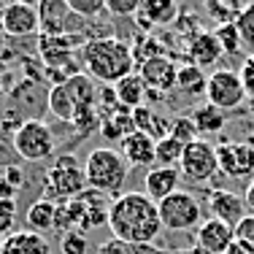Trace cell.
I'll list each match as a JSON object with an SVG mask.
<instances>
[{
    "label": "cell",
    "mask_w": 254,
    "mask_h": 254,
    "mask_svg": "<svg viewBox=\"0 0 254 254\" xmlns=\"http://www.w3.org/2000/svg\"><path fill=\"white\" fill-rule=\"evenodd\" d=\"M138 73L146 81V87L152 92H160V95H168L171 89H176V81H179V63L168 54H160V57H152L146 63L138 65Z\"/></svg>",
    "instance_id": "11"
},
{
    "label": "cell",
    "mask_w": 254,
    "mask_h": 254,
    "mask_svg": "<svg viewBox=\"0 0 254 254\" xmlns=\"http://www.w3.org/2000/svg\"><path fill=\"white\" fill-rule=\"evenodd\" d=\"M98 254H203L200 249H192V252H168V249H160L154 244H125L119 238H111L106 244H100Z\"/></svg>",
    "instance_id": "26"
},
{
    "label": "cell",
    "mask_w": 254,
    "mask_h": 254,
    "mask_svg": "<svg viewBox=\"0 0 254 254\" xmlns=\"http://www.w3.org/2000/svg\"><path fill=\"white\" fill-rule=\"evenodd\" d=\"M225 0H205V8H208V14H211V19L214 22H219V25H230V22H235L233 19V11L225 8Z\"/></svg>",
    "instance_id": "38"
},
{
    "label": "cell",
    "mask_w": 254,
    "mask_h": 254,
    "mask_svg": "<svg viewBox=\"0 0 254 254\" xmlns=\"http://www.w3.org/2000/svg\"><path fill=\"white\" fill-rule=\"evenodd\" d=\"M3 241H5V235H0V249H3Z\"/></svg>",
    "instance_id": "44"
},
{
    "label": "cell",
    "mask_w": 254,
    "mask_h": 254,
    "mask_svg": "<svg viewBox=\"0 0 254 254\" xmlns=\"http://www.w3.org/2000/svg\"><path fill=\"white\" fill-rule=\"evenodd\" d=\"M135 132V122H132V111L127 108H114L108 114H100V135L108 141H119L122 143L127 135Z\"/></svg>",
    "instance_id": "21"
},
{
    "label": "cell",
    "mask_w": 254,
    "mask_h": 254,
    "mask_svg": "<svg viewBox=\"0 0 254 254\" xmlns=\"http://www.w3.org/2000/svg\"><path fill=\"white\" fill-rule=\"evenodd\" d=\"M214 35H216V41H219V46L225 54H241L244 52V41H241V33H238V27H235V22L219 25L214 30Z\"/></svg>",
    "instance_id": "31"
},
{
    "label": "cell",
    "mask_w": 254,
    "mask_h": 254,
    "mask_svg": "<svg viewBox=\"0 0 254 254\" xmlns=\"http://www.w3.org/2000/svg\"><path fill=\"white\" fill-rule=\"evenodd\" d=\"M65 89H68L70 100H73L76 111H87V108H98L100 103V89L95 87V78L87 73H76L70 76L68 81H63Z\"/></svg>",
    "instance_id": "19"
},
{
    "label": "cell",
    "mask_w": 254,
    "mask_h": 254,
    "mask_svg": "<svg viewBox=\"0 0 254 254\" xmlns=\"http://www.w3.org/2000/svg\"><path fill=\"white\" fill-rule=\"evenodd\" d=\"M235 241L246 244L249 249H254V214H246L244 219L235 225Z\"/></svg>",
    "instance_id": "37"
},
{
    "label": "cell",
    "mask_w": 254,
    "mask_h": 254,
    "mask_svg": "<svg viewBox=\"0 0 254 254\" xmlns=\"http://www.w3.org/2000/svg\"><path fill=\"white\" fill-rule=\"evenodd\" d=\"M244 200H246V208H249V214H254V179L249 181V187H246Z\"/></svg>",
    "instance_id": "43"
},
{
    "label": "cell",
    "mask_w": 254,
    "mask_h": 254,
    "mask_svg": "<svg viewBox=\"0 0 254 254\" xmlns=\"http://www.w3.org/2000/svg\"><path fill=\"white\" fill-rule=\"evenodd\" d=\"M205 208H208L211 219H219V222H225V225H230V227H235L246 214H249L244 195H238V192H227V190H211L208 200H205Z\"/></svg>",
    "instance_id": "12"
},
{
    "label": "cell",
    "mask_w": 254,
    "mask_h": 254,
    "mask_svg": "<svg viewBox=\"0 0 254 254\" xmlns=\"http://www.w3.org/2000/svg\"><path fill=\"white\" fill-rule=\"evenodd\" d=\"M14 222H16V200L0 197V235H11Z\"/></svg>",
    "instance_id": "36"
},
{
    "label": "cell",
    "mask_w": 254,
    "mask_h": 254,
    "mask_svg": "<svg viewBox=\"0 0 254 254\" xmlns=\"http://www.w3.org/2000/svg\"><path fill=\"white\" fill-rule=\"evenodd\" d=\"M84 190H87L84 165L76 160V154H60L44 176V197L52 203H65L78 197Z\"/></svg>",
    "instance_id": "4"
},
{
    "label": "cell",
    "mask_w": 254,
    "mask_h": 254,
    "mask_svg": "<svg viewBox=\"0 0 254 254\" xmlns=\"http://www.w3.org/2000/svg\"><path fill=\"white\" fill-rule=\"evenodd\" d=\"M119 152L127 162H130V168H154L157 162V141L154 138H149L146 132H132V135H127L122 143H119Z\"/></svg>",
    "instance_id": "15"
},
{
    "label": "cell",
    "mask_w": 254,
    "mask_h": 254,
    "mask_svg": "<svg viewBox=\"0 0 254 254\" xmlns=\"http://www.w3.org/2000/svg\"><path fill=\"white\" fill-rule=\"evenodd\" d=\"M0 179H3L5 184H11L16 192H19L22 184H25V173H22L16 165H5V168H3V176H0Z\"/></svg>",
    "instance_id": "40"
},
{
    "label": "cell",
    "mask_w": 254,
    "mask_h": 254,
    "mask_svg": "<svg viewBox=\"0 0 254 254\" xmlns=\"http://www.w3.org/2000/svg\"><path fill=\"white\" fill-rule=\"evenodd\" d=\"M108 230L125 244H154L165 227L160 219V208L146 192H122L111 200Z\"/></svg>",
    "instance_id": "1"
},
{
    "label": "cell",
    "mask_w": 254,
    "mask_h": 254,
    "mask_svg": "<svg viewBox=\"0 0 254 254\" xmlns=\"http://www.w3.org/2000/svg\"><path fill=\"white\" fill-rule=\"evenodd\" d=\"M171 135L176 138V141H181L184 146L200 138V135H197L195 122H192V117H176V119H173V125H171Z\"/></svg>",
    "instance_id": "33"
},
{
    "label": "cell",
    "mask_w": 254,
    "mask_h": 254,
    "mask_svg": "<svg viewBox=\"0 0 254 254\" xmlns=\"http://www.w3.org/2000/svg\"><path fill=\"white\" fill-rule=\"evenodd\" d=\"M106 11L114 16H135L141 11V0H106Z\"/></svg>",
    "instance_id": "35"
},
{
    "label": "cell",
    "mask_w": 254,
    "mask_h": 254,
    "mask_svg": "<svg viewBox=\"0 0 254 254\" xmlns=\"http://www.w3.org/2000/svg\"><path fill=\"white\" fill-rule=\"evenodd\" d=\"M225 254H254V249H249L246 244H241V241H233V244L227 246Z\"/></svg>",
    "instance_id": "41"
},
{
    "label": "cell",
    "mask_w": 254,
    "mask_h": 254,
    "mask_svg": "<svg viewBox=\"0 0 254 254\" xmlns=\"http://www.w3.org/2000/svg\"><path fill=\"white\" fill-rule=\"evenodd\" d=\"M216 160H219V173H225L227 179H254V143L225 141L216 146Z\"/></svg>",
    "instance_id": "9"
},
{
    "label": "cell",
    "mask_w": 254,
    "mask_h": 254,
    "mask_svg": "<svg viewBox=\"0 0 254 254\" xmlns=\"http://www.w3.org/2000/svg\"><path fill=\"white\" fill-rule=\"evenodd\" d=\"M54 216H57V203L46 200V197H38L25 214L27 230H33L38 235L49 233V230H54Z\"/></svg>",
    "instance_id": "23"
},
{
    "label": "cell",
    "mask_w": 254,
    "mask_h": 254,
    "mask_svg": "<svg viewBox=\"0 0 254 254\" xmlns=\"http://www.w3.org/2000/svg\"><path fill=\"white\" fill-rule=\"evenodd\" d=\"M0 30L5 35H33L41 30V14H38V5H30L22 3V0H11V3L3 5L0 11Z\"/></svg>",
    "instance_id": "10"
},
{
    "label": "cell",
    "mask_w": 254,
    "mask_h": 254,
    "mask_svg": "<svg viewBox=\"0 0 254 254\" xmlns=\"http://www.w3.org/2000/svg\"><path fill=\"white\" fill-rule=\"evenodd\" d=\"M249 98L241 81V73L233 68H219L214 73H208V87H205V100L211 106H216L219 111H235L244 106V100Z\"/></svg>",
    "instance_id": "8"
},
{
    "label": "cell",
    "mask_w": 254,
    "mask_h": 254,
    "mask_svg": "<svg viewBox=\"0 0 254 254\" xmlns=\"http://www.w3.org/2000/svg\"><path fill=\"white\" fill-rule=\"evenodd\" d=\"M179 181H181L179 168L154 165V168H149L146 176H143V190H146V195L152 197L154 203H160V200H165L168 195L179 192Z\"/></svg>",
    "instance_id": "16"
},
{
    "label": "cell",
    "mask_w": 254,
    "mask_h": 254,
    "mask_svg": "<svg viewBox=\"0 0 254 254\" xmlns=\"http://www.w3.org/2000/svg\"><path fill=\"white\" fill-rule=\"evenodd\" d=\"M46 108H49V114L54 119H60V122H73L76 119V106L73 100H70L68 89H65V84H52L49 92H46Z\"/></svg>",
    "instance_id": "25"
},
{
    "label": "cell",
    "mask_w": 254,
    "mask_h": 254,
    "mask_svg": "<svg viewBox=\"0 0 254 254\" xmlns=\"http://www.w3.org/2000/svg\"><path fill=\"white\" fill-rule=\"evenodd\" d=\"M157 208H160L162 227L173 230V233H184V230H195L203 225V205L190 190H179L168 195L165 200L157 203Z\"/></svg>",
    "instance_id": "5"
},
{
    "label": "cell",
    "mask_w": 254,
    "mask_h": 254,
    "mask_svg": "<svg viewBox=\"0 0 254 254\" xmlns=\"http://www.w3.org/2000/svg\"><path fill=\"white\" fill-rule=\"evenodd\" d=\"M233 241H235V227H230L219 219H205L197 227V249L203 254H225Z\"/></svg>",
    "instance_id": "14"
},
{
    "label": "cell",
    "mask_w": 254,
    "mask_h": 254,
    "mask_svg": "<svg viewBox=\"0 0 254 254\" xmlns=\"http://www.w3.org/2000/svg\"><path fill=\"white\" fill-rule=\"evenodd\" d=\"M0 254H52V246L44 235L33 233V230H16V233L5 235Z\"/></svg>",
    "instance_id": "18"
},
{
    "label": "cell",
    "mask_w": 254,
    "mask_h": 254,
    "mask_svg": "<svg viewBox=\"0 0 254 254\" xmlns=\"http://www.w3.org/2000/svg\"><path fill=\"white\" fill-rule=\"evenodd\" d=\"M87 249H89V241L78 230H70L60 238V252L63 254H87Z\"/></svg>",
    "instance_id": "34"
},
{
    "label": "cell",
    "mask_w": 254,
    "mask_h": 254,
    "mask_svg": "<svg viewBox=\"0 0 254 254\" xmlns=\"http://www.w3.org/2000/svg\"><path fill=\"white\" fill-rule=\"evenodd\" d=\"M222 46L216 41L214 33H195L190 41H187V63L197 65V68H211V65L219 63L222 57Z\"/></svg>",
    "instance_id": "17"
},
{
    "label": "cell",
    "mask_w": 254,
    "mask_h": 254,
    "mask_svg": "<svg viewBox=\"0 0 254 254\" xmlns=\"http://www.w3.org/2000/svg\"><path fill=\"white\" fill-rule=\"evenodd\" d=\"M179 173L192 184H205L219 173V160H216V146L205 138L187 143L184 154L179 162Z\"/></svg>",
    "instance_id": "7"
},
{
    "label": "cell",
    "mask_w": 254,
    "mask_h": 254,
    "mask_svg": "<svg viewBox=\"0 0 254 254\" xmlns=\"http://www.w3.org/2000/svg\"><path fill=\"white\" fill-rule=\"evenodd\" d=\"M141 16L152 25H173L176 22V0H141Z\"/></svg>",
    "instance_id": "28"
},
{
    "label": "cell",
    "mask_w": 254,
    "mask_h": 254,
    "mask_svg": "<svg viewBox=\"0 0 254 254\" xmlns=\"http://www.w3.org/2000/svg\"><path fill=\"white\" fill-rule=\"evenodd\" d=\"M205 87H208V73L203 68L192 63H184L179 65V81H176V89L187 95H205Z\"/></svg>",
    "instance_id": "27"
},
{
    "label": "cell",
    "mask_w": 254,
    "mask_h": 254,
    "mask_svg": "<svg viewBox=\"0 0 254 254\" xmlns=\"http://www.w3.org/2000/svg\"><path fill=\"white\" fill-rule=\"evenodd\" d=\"M184 154V143L176 141L173 135H165L162 141H157V165L165 168H176Z\"/></svg>",
    "instance_id": "29"
},
{
    "label": "cell",
    "mask_w": 254,
    "mask_h": 254,
    "mask_svg": "<svg viewBox=\"0 0 254 254\" xmlns=\"http://www.w3.org/2000/svg\"><path fill=\"white\" fill-rule=\"evenodd\" d=\"M235 27H238V33H241L244 49H249L254 54V0H249V3L235 14Z\"/></svg>",
    "instance_id": "30"
},
{
    "label": "cell",
    "mask_w": 254,
    "mask_h": 254,
    "mask_svg": "<svg viewBox=\"0 0 254 254\" xmlns=\"http://www.w3.org/2000/svg\"><path fill=\"white\" fill-rule=\"evenodd\" d=\"M192 122L197 127V135H216V132L225 130L227 114L219 111L216 106H211V103H203L192 111Z\"/></svg>",
    "instance_id": "24"
},
{
    "label": "cell",
    "mask_w": 254,
    "mask_h": 254,
    "mask_svg": "<svg viewBox=\"0 0 254 254\" xmlns=\"http://www.w3.org/2000/svg\"><path fill=\"white\" fill-rule=\"evenodd\" d=\"M14 149L22 160L41 162L54 154V135L52 127L41 119H25L14 130Z\"/></svg>",
    "instance_id": "6"
},
{
    "label": "cell",
    "mask_w": 254,
    "mask_h": 254,
    "mask_svg": "<svg viewBox=\"0 0 254 254\" xmlns=\"http://www.w3.org/2000/svg\"><path fill=\"white\" fill-rule=\"evenodd\" d=\"M132 122H135V130L138 132H146L149 138L154 141H162L165 135H171V125L173 119L162 117L160 111H154L152 106H141L132 111Z\"/></svg>",
    "instance_id": "22"
},
{
    "label": "cell",
    "mask_w": 254,
    "mask_h": 254,
    "mask_svg": "<svg viewBox=\"0 0 254 254\" xmlns=\"http://www.w3.org/2000/svg\"><path fill=\"white\" fill-rule=\"evenodd\" d=\"M114 92H117V103L122 108H127V111L141 108L143 100L149 98V87H146V81L141 78L138 70H135V73H130V76H125L122 81L114 84Z\"/></svg>",
    "instance_id": "20"
},
{
    "label": "cell",
    "mask_w": 254,
    "mask_h": 254,
    "mask_svg": "<svg viewBox=\"0 0 254 254\" xmlns=\"http://www.w3.org/2000/svg\"><path fill=\"white\" fill-rule=\"evenodd\" d=\"M81 65L87 70V76H92L95 81H103L108 87H114L117 81H122L125 76L135 73V54L132 46L122 38H89L81 46Z\"/></svg>",
    "instance_id": "2"
},
{
    "label": "cell",
    "mask_w": 254,
    "mask_h": 254,
    "mask_svg": "<svg viewBox=\"0 0 254 254\" xmlns=\"http://www.w3.org/2000/svg\"><path fill=\"white\" fill-rule=\"evenodd\" d=\"M84 176H87L89 190H98L108 197H119L127 176H130V162L117 149L98 146L84 160Z\"/></svg>",
    "instance_id": "3"
},
{
    "label": "cell",
    "mask_w": 254,
    "mask_h": 254,
    "mask_svg": "<svg viewBox=\"0 0 254 254\" xmlns=\"http://www.w3.org/2000/svg\"><path fill=\"white\" fill-rule=\"evenodd\" d=\"M65 5L78 19H95L106 11V0H65Z\"/></svg>",
    "instance_id": "32"
},
{
    "label": "cell",
    "mask_w": 254,
    "mask_h": 254,
    "mask_svg": "<svg viewBox=\"0 0 254 254\" xmlns=\"http://www.w3.org/2000/svg\"><path fill=\"white\" fill-rule=\"evenodd\" d=\"M241 81H244V89H246V95L254 100V54H249V57L241 63Z\"/></svg>",
    "instance_id": "39"
},
{
    "label": "cell",
    "mask_w": 254,
    "mask_h": 254,
    "mask_svg": "<svg viewBox=\"0 0 254 254\" xmlns=\"http://www.w3.org/2000/svg\"><path fill=\"white\" fill-rule=\"evenodd\" d=\"M0 197H3V200H16V190L11 184H5L3 179H0Z\"/></svg>",
    "instance_id": "42"
},
{
    "label": "cell",
    "mask_w": 254,
    "mask_h": 254,
    "mask_svg": "<svg viewBox=\"0 0 254 254\" xmlns=\"http://www.w3.org/2000/svg\"><path fill=\"white\" fill-rule=\"evenodd\" d=\"M111 200H114V197L103 195V192H98V190H89V187L78 195V203H81V233L84 235H87V230L108 225Z\"/></svg>",
    "instance_id": "13"
}]
</instances>
